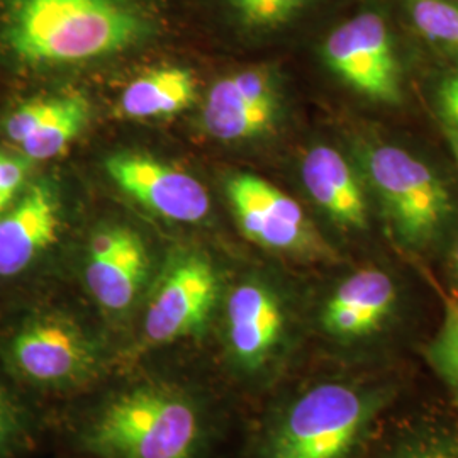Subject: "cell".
<instances>
[{
  "instance_id": "5b68a950",
  "label": "cell",
  "mask_w": 458,
  "mask_h": 458,
  "mask_svg": "<svg viewBox=\"0 0 458 458\" xmlns=\"http://www.w3.org/2000/svg\"><path fill=\"white\" fill-rule=\"evenodd\" d=\"M104 367L94 338L56 312L30 316L0 338V369L17 391H73L94 382Z\"/></svg>"
},
{
  "instance_id": "7a4b0ae2",
  "label": "cell",
  "mask_w": 458,
  "mask_h": 458,
  "mask_svg": "<svg viewBox=\"0 0 458 458\" xmlns=\"http://www.w3.org/2000/svg\"><path fill=\"white\" fill-rule=\"evenodd\" d=\"M206 440L202 404L168 382H141L111 395L79 433L81 448L96 458H199Z\"/></svg>"
},
{
  "instance_id": "8992f818",
  "label": "cell",
  "mask_w": 458,
  "mask_h": 458,
  "mask_svg": "<svg viewBox=\"0 0 458 458\" xmlns=\"http://www.w3.org/2000/svg\"><path fill=\"white\" fill-rule=\"evenodd\" d=\"M321 51L329 72L360 98L393 107L404 102L397 43L382 11L365 7L344 19L329 31Z\"/></svg>"
},
{
  "instance_id": "3957f363",
  "label": "cell",
  "mask_w": 458,
  "mask_h": 458,
  "mask_svg": "<svg viewBox=\"0 0 458 458\" xmlns=\"http://www.w3.org/2000/svg\"><path fill=\"white\" fill-rule=\"evenodd\" d=\"M389 404V389L331 380L299 394L263 440L259 458H352Z\"/></svg>"
},
{
  "instance_id": "6da1fadb",
  "label": "cell",
  "mask_w": 458,
  "mask_h": 458,
  "mask_svg": "<svg viewBox=\"0 0 458 458\" xmlns=\"http://www.w3.org/2000/svg\"><path fill=\"white\" fill-rule=\"evenodd\" d=\"M149 31L134 0H7L2 36L21 62L62 66L123 53Z\"/></svg>"
},
{
  "instance_id": "30bf717a",
  "label": "cell",
  "mask_w": 458,
  "mask_h": 458,
  "mask_svg": "<svg viewBox=\"0 0 458 458\" xmlns=\"http://www.w3.org/2000/svg\"><path fill=\"white\" fill-rule=\"evenodd\" d=\"M282 113L277 75L267 66L214 83L202 109L204 130L221 141H248L274 131Z\"/></svg>"
},
{
  "instance_id": "4316f807",
  "label": "cell",
  "mask_w": 458,
  "mask_h": 458,
  "mask_svg": "<svg viewBox=\"0 0 458 458\" xmlns=\"http://www.w3.org/2000/svg\"><path fill=\"white\" fill-rule=\"evenodd\" d=\"M450 270H452L454 278L458 282V238L450 250Z\"/></svg>"
},
{
  "instance_id": "52a82bcc",
  "label": "cell",
  "mask_w": 458,
  "mask_h": 458,
  "mask_svg": "<svg viewBox=\"0 0 458 458\" xmlns=\"http://www.w3.org/2000/svg\"><path fill=\"white\" fill-rule=\"evenodd\" d=\"M228 196L238 228L251 243L308 262L338 259L302 208L274 183L240 174L229 181Z\"/></svg>"
},
{
  "instance_id": "ba28073f",
  "label": "cell",
  "mask_w": 458,
  "mask_h": 458,
  "mask_svg": "<svg viewBox=\"0 0 458 458\" xmlns=\"http://www.w3.org/2000/svg\"><path fill=\"white\" fill-rule=\"evenodd\" d=\"M217 294V274L204 253H175L165 265L148 302L143 344L164 346L196 336L208 325Z\"/></svg>"
},
{
  "instance_id": "2e32d148",
  "label": "cell",
  "mask_w": 458,
  "mask_h": 458,
  "mask_svg": "<svg viewBox=\"0 0 458 458\" xmlns=\"http://www.w3.org/2000/svg\"><path fill=\"white\" fill-rule=\"evenodd\" d=\"M196 98V81L189 70L166 66L132 81L121 96V111L130 119L177 114Z\"/></svg>"
},
{
  "instance_id": "d6986e66",
  "label": "cell",
  "mask_w": 458,
  "mask_h": 458,
  "mask_svg": "<svg viewBox=\"0 0 458 458\" xmlns=\"http://www.w3.org/2000/svg\"><path fill=\"white\" fill-rule=\"evenodd\" d=\"M16 386L0 369V458H19L33 442V420Z\"/></svg>"
},
{
  "instance_id": "7c38bea8",
  "label": "cell",
  "mask_w": 458,
  "mask_h": 458,
  "mask_svg": "<svg viewBox=\"0 0 458 458\" xmlns=\"http://www.w3.org/2000/svg\"><path fill=\"white\" fill-rule=\"evenodd\" d=\"M149 274L143 238L126 226H104L90 238L83 267L85 284L107 312L131 310Z\"/></svg>"
},
{
  "instance_id": "484cf974",
  "label": "cell",
  "mask_w": 458,
  "mask_h": 458,
  "mask_svg": "<svg viewBox=\"0 0 458 458\" xmlns=\"http://www.w3.org/2000/svg\"><path fill=\"white\" fill-rule=\"evenodd\" d=\"M443 130H445L448 145L452 148V153H454L458 164V130L457 128H443Z\"/></svg>"
},
{
  "instance_id": "4fadbf2b",
  "label": "cell",
  "mask_w": 458,
  "mask_h": 458,
  "mask_svg": "<svg viewBox=\"0 0 458 458\" xmlns=\"http://www.w3.org/2000/svg\"><path fill=\"white\" fill-rule=\"evenodd\" d=\"M397 301L393 276L378 267H363L329 294L321 311V327L338 342H361L387 325Z\"/></svg>"
},
{
  "instance_id": "9a60e30c",
  "label": "cell",
  "mask_w": 458,
  "mask_h": 458,
  "mask_svg": "<svg viewBox=\"0 0 458 458\" xmlns=\"http://www.w3.org/2000/svg\"><path fill=\"white\" fill-rule=\"evenodd\" d=\"M60 204L48 185H34L7 214H0V280L33 268L58 242Z\"/></svg>"
},
{
  "instance_id": "277c9868",
  "label": "cell",
  "mask_w": 458,
  "mask_h": 458,
  "mask_svg": "<svg viewBox=\"0 0 458 458\" xmlns=\"http://www.w3.org/2000/svg\"><path fill=\"white\" fill-rule=\"evenodd\" d=\"M360 172L376 197L394 240L423 251L442 240L455 217V200L442 177L406 148L367 143L359 151Z\"/></svg>"
},
{
  "instance_id": "9c48e42d",
  "label": "cell",
  "mask_w": 458,
  "mask_h": 458,
  "mask_svg": "<svg viewBox=\"0 0 458 458\" xmlns=\"http://www.w3.org/2000/svg\"><path fill=\"white\" fill-rule=\"evenodd\" d=\"M287 336V312L277 291L259 278L238 284L226 302V352L245 376H259L277 360Z\"/></svg>"
},
{
  "instance_id": "cb8c5ba5",
  "label": "cell",
  "mask_w": 458,
  "mask_h": 458,
  "mask_svg": "<svg viewBox=\"0 0 458 458\" xmlns=\"http://www.w3.org/2000/svg\"><path fill=\"white\" fill-rule=\"evenodd\" d=\"M30 162L0 149V213L13 202L19 189L26 182Z\"/></svg>"
},
{
  "instance_id": "d4e9b609",
  "label": "cell",
  "mask_w": 458,
  "mask_h": 458,
  "mask_svg": "<svg viewBox=\"0 0 458 458\" xmlns=\"http://www.w3.org/2000/svg\"><path fill=\"white\" fill-rule=\"evenodd\" d=\"M435 107L445 128L458 130V65L448 70L435 89Z\"/></svg>"
},
{
  "instance_id": "8fae6325",
  "label": "cell",
  "mask_w": 458,
  "mask_h": 458,
  "mask_svg": "<svg viewBox=\"0 0 458 458\" xmlns=\"http://www.w3.org/2000/svg\"><path fill=\"white\" fill-rule=\"evenodd\" d=\"M121 191L149 211L177 223H199L209 213V196L192 175L147 155L117 153L106 162Z\"/></svg>"
},
{
  "instance_id": "5bb4252c",
  "label": "cell",
  "mask_w": 458,
  "mask_h": 458,
  "mask_svg": "<svg viewBox=\"0 0 458 458\" xmlns=\"http://www.w3.org/2000/svg\"><path fill=\"white\" fill-rule=\"evenodd\" d=\"M302 183L316 206L344 231L361 233L370 225V192L344 153L327 145L312 147L301 164Z\"/></svg>"
},
{
  "instance_id": "603a6c76",
  "label": "cell",
  "mask_w": 458,
  "mask_h": 458,
  "mask_svg": "<svg viewBox=\"0 0 458 458\" xmlns=\"http://www.w3.org/2000/svg\"><path fill=\"white\" fill-rule=\"evenodd\" d=\"M389 458H458V437L435 433L416 438Z\"/></svg>"
},
{
  "instance_id": "e0dca14e",
  "label": "cell",
  "mask_w": 458,
  "mask_h": 458,
  "mask_svg": "<svg viewBox=\"0 0 458 458\" xmlns=\"http://www.w3.org/2000/svg\"><path fill=\"white\" fill-rule=\"evenodd\" d=\"M90 106L81 94L64 96L56 113L30 134L19 147L30 160H51L62 155L82 132L89 121Z\"/></svg>"
},
{
  "instance_id": "7402d4cb",
  "label": "cell",
  "mask_w": 458,
  "mask_h": 458,
  "mask_svg": "<svg viewBox=\"0 0 458 458\" xmlns=\"http://www.w3.org/2000/svg\"><path fill=\"white\" fill-rule=\"evenodd\" d=\"M64 98H41L17 107L5 123V132L11 141L21 145L30 134H33L49 115L55 114Z\"/></svg>"
},
{
  "instance_id": "44dd1931",
  "label": "cell",
  "mask_w": 458,
  "mask_h": 458,
  "mask_svg": "<svg viewBox=\"0 0 458 458\" xmlns=\"http://www.w3.org/2000/svg\"><path fill=\"white\" fill-rule=\"evenodd\" d=\"M312 0H226L231 11L251 30H277L302 13Z\"/></svg>"
},
{
  "instance_id": "ac0fdd59",
  "label": "cell",
  "mask_w": 458,
  "mask_h": 458,
  "mask_svg": "<svg viewBox=\"0 0 458 458\" xmlns=\"http://www.w3.org/2000/svg\"><path fill=\"white\" fill-rule=\"evenodd\" d=\"M401 4L420 38L458 62V0H401Z\"/></svg>"
},
{
  "instance_id": "ffe728a7",
  "label": "cell",
  "mask_w": 458,
  "mask_h": 458,
  "mask_svg": "<svg viewBox=\"0 0 458 458\" xmlns=\"http://www.w3.org/2000/svg\"><path fill=\"white\" fill-rule=\"evenodd\" d=\"M423 355L429 369L458 397V299H443L442 323L425 344Z\"/></svg>"
}]
</instances>
